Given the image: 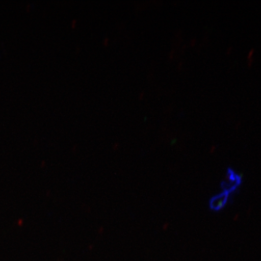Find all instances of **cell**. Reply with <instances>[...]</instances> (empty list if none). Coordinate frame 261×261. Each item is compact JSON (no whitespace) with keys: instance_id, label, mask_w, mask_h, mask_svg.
<instances>
[{"instance_id":"obj_1","label":"cell","mask_w":261,"mask_h":261,"mask_svg":"<svg viewBox=\"0 0 261 261\" xmlns=\"http://www.w3.org/2000/svg\"><path fill=\"white\" fill-rule=\"evenodd\" d=\"M226 197L224 195H221L218 196L217 197L214 198V200H212V207L215 208V210H218L223 206L225 203H226Z\"/></svg>"}]
</instances>
